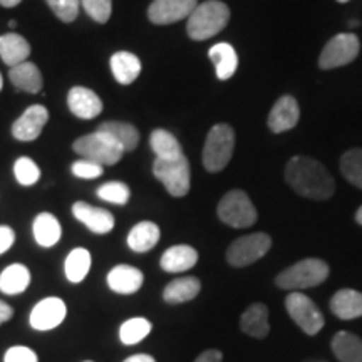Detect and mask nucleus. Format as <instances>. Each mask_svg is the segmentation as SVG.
<instances>
[{"instance_id": "18", "label": "nucleus", "mask_w": 362, "mask_h": 362, "mask_svg": "<svg viewBox=\"0 0 362 362\" xmlns=\"http://www.w3.org/2000/svg\"><path fill=\"white\" fill-rule=\"evenodd\" d=\"M198 262V252L189 245H175L161 255L160 265L168 274H180L193 269Z\"/></svg>"}, {"instance_id": "11", "label": "nucleus", "mask_w": 362, "mask_h": 362, "mask_svg": "<svg viewBox=\"0 0 362 362\" xmlns=\"http://www.w3.org/2000/svg\"><path fill=\"white\" fill-rule=\"evenodd\" d=\"M67 315L66 302L59 297H47L40 300L30 312V327L40 332L52 330L64 322Z\"/></svg>"}, {"instance_id": "32", "label": "nucleus", "mask_w": 362, "mask_h": 362, "mask_svg": "<svg viewBox=\"0 0 362 362\" xmlns=\"http://www.w3.org/2000/svg\"><path fill=\"white\" fill-rule=\"evenodd\" d=\"M149 144H151V149L156 158H161V160H173V158L183 155V149H181L178 139L165 129L153 131L151 136H149Z\"/></svg>"}, {"instance_id": "49", "label": "nucleus", "mask_w": 362, "mask_h": 362, "mask_svg": "<svg viewBox=\"0 0 362 362\" xmlns=\"http://www.w3.org/2000/svg\"><path fill=\"white\" fill-rule=\"evenodd\" d=\"M337 2H341V4H346V2H349V0H337Z\"/></svg>"}, {"instance_id": "44", "label": "nucleus", "mask_w": 362, "mask_h": 362, "mask_svg": "<svg viewBox=\"0 0 362 362\" xmlns=\"http://www.w3.org/2000/svg\"><path fill=\"white\" fill-rule=\"evenodd\" d=\"M124 362H156L155 357H151L149 354H134L124 359Z\"/></svg>"}, {"instance_id": "3", "label": "nucleus", "mask_w": 362, "mask_h": 362, "mask_svg": "<svg viewBox=\"0 0 362 362\" xmlns=\"http://www.w3.org/2000/svg\"><path fill=\"white\" fill-rule=\"evenodd\" d=\"M329 277V265L320 259H305L285 269L277 275L275 284L284 291H304L325 282Z\"/></svg>"}, {"instance_id": "39", "label": "nucleus", "mask_w": 362, "mask_h": 362, "mask_svg": "<svg viewBox=\"0 0 362 362\" xmlns=\"http://www.w3.org/2000/svg\"><path fill=\"white\" fill-rule=\"evenodd\" d=\"M71 171H72V175L78 176V178L94 180V178H99V176L103 175L104 166L98 165V163L89 161V160H79V161L72 163Z\"/></svg>"}, {"instance_id": "42", "label": "nucleus", "mask_w": 362, "mask_h": 362, "mask_svg": "<svg viewBox=\"0 0 362 362\" xmlns=\"http://www.w3.org/2000/svg\"><path fill=\"white\" fill-rule=\"evenodd\" d=\"M223 361V354L218 349H208L202 352L200 356L194 359V362H221Z\"/></svg>"}, {"instance_id": "34", "label": "nucleus", "mask_w": 362, "mask_h": 362, "mask_svg": "<svg viewBox=\"0 0 362 362\" xmlns=\"http://www.w3.org/2000/svg\"><path fill=\"white\" fill-rule=\"evenodd\" d=\"M341 171L351 185L362 189V149L354 148L344 153L341 158Z\"/></svg>"}, {"instance_id": "27", "label": "nucleus", "mask_w": 362, "mask_h": 362, "mask_svg": "<svg viewBox=\"0 0 362 362\" xmlns=\"http://www.w3.org/2000/svg\"><path fill=\"white\" fill-rule=\"evenodd\" d=\"M33 232H34L35 242H37L40 247L49 248L56 245L59 240H61L62 228L56 216L52 214H47V211H44V214H39L35 216Z\"/></svg>"}, {"instance_id": "6", "label": "nucleus", "mask_w": 362, "mask_h": 362, "mask_svg": "<svg viewBox=\"0 0 362 362\" xmlns=\"http://www.w3.org/2000/svg\"><path fill=\"white\" fill-rule=\"evenodd\" d=\"M216 214L225 225L232 226V228H247L259 218L252 200L242 189H232L223 194L218 208H216Z\"/></svg>"}, {"instance_id": "28", "label": "nucleus", "mask_w": 362, "mask_h": 362, "mask_svg": "<svg viewBox=\"0 0 362 362\" xmlns=\"http://www.w3.org/2000/svg\"><path fill=\"white\" fill-rule=\"evenodd\" d=\"M332 352L341 362H362V339L352 332H337L334 336Z\"/></svg>"}, {"instance_id": "24", "label": "nucleus", "mask_w": 362, "mask_h": 362, "mask_svg": "<svg viewBox=\"0 0 362 362\" xmlns=\"http://www.w3.org/2000/svg\"><path fill=\"white\" fill-rule=\"evenodd\" d=\"M160 226L153 221H141L134 225L128 235V247L136 253H146L160 242Z\"/></svg>"}, {"instance_id": "8", "label": "nucleus", "mask_w": 362, "mask_h": 362, "mask_svg": "<svg viewBox=\"0 0 362 362\" xmlns=\"http://www.w3.org/2000/svg\"><path fill=\"white\" fill-rule=\"evenodd\" d=\"M272 247V238L267 233H250L245 237L235 240L226 250V262L232 267L242 269L250 264H255L262 257L269 253Z\"/></svg>"}, {"instance_id": "46", "label": "nucleus", "mask_w": 362, "mask_h": 362, "mask_svg": "<svg viewBox=\"0 0 362 362\" xmlns=\"http://www.w3.org/2000/svg\"><path fill=\"white\" fill-rule=\"evenodd\" d=\"M356 221L359 225H362V206L359 208V210H357V214H356Z\"/></svg>"}, {"instance_id": "29", "label": "nucleus", "mask_w": 362, "mask_h": 362, "mask_svg": "<svg viewBox=\"0 0 362 362\" xmlns=\"http://www.w3.org/2000/svg\"><path fill=\"white\" fill-rule=\"evenodd\" d=\"M98 131L110 134L116 143L121 144L124 153L134 151L139 144V131L133 124L123 123V121H106L99 124Z\"/></svg>"}, {"instance_id": "26", "label": "nucleus", "mask_w": 362, "mask_h": 362, "mask_svg": "<svg viewBox=\"0 0 362 362\" xmlns=\"http://www.w3.org/2000/svg\"><path fill=\"white\" fill-rule=\"evenodd\" d=\"M30 56V44L19 34H6L0 37V57L7 66H17Z\"/></svg>"}, {"instance_id": "20", "label": "nucleus", "mask_w": 362, "mask_h": 362, "mask_svg": "<svg viewBox=\"0 0 362 362\" xmlns=\"http://www.w3.org/2000/svg\"><path fill=\"white\" fill-rule=\"evenodd\" d=\"M240 329L247 336L255 339H264L269 336L270 324H269V309L264 304H252L240 317Z\"/></svg>"}, {"instance_id": "31", "label": "nucleus", "mask_w": 362, "mask_h": 362, "mask_svg": "<svg viewBox=\"0 0 362 362\" xmlns=\"http://www.w3.org/2000/svg\"><path fill=\"white\" fill-rule=\"evenodd\" d=\"M90 269V253L86 248H74L64 262V274L71 284H81Z\"/></svg>"}, {"instance_id": "12", "label": "nucleus", "mask_w": 362, "mask_h": 362, "mask_svg": "<svg viewBox=\"0 0 362 362\" xmlns=\"http://www.w3.org/2000/svg\"><path fill=\"white\" fill-rule=\"evenodd\" d=\"M198 6V0H153L148 8V17L153 24L168 25L188 19Z\"/></svg>"}, {"instance_id": "4", "label": "nucleus", "mask_w": 362, "mask_h": 362, "mask_svg": "<svg viewBox=\"0 0 362 362\" xmlns=\"http://www.w3.org/2000/svg\"><path fill=\"white\" fill-rule=\"evenodd\" d=\"M72 149L83 160L98 163L101 166L116 165L124 155V149L121 148V144L116 143L110 134L101 133V131L81 136L72 144Z\"/></svg>"}, {"instance_id": "40", "label": "nucleus", "mask_w": 362, "mask_h": 362, "mask_svg": "<svg viewBox=\"0 0 362 362\" xmlns=\"http://www.w3.org/2000/svg\"><path fill=\"white\" fill-rule=\"evenodd\" d=\"M4 362H39V357L30 347L13 346L7 349Z\"/></svg>"}, {"instance_id": "50", "label": "nucleus", "mask_w": 362, "mask_h": 362, "mask_svg": "<svg viewBox=\"0 0 362 362\" xmlns=\"http://www.w3.org/2000/svg\"><path fill=\"white\" fill-rule=\"evenodd\" d=\"M84 362H93V361H84Z\"/></svg>"}, {"instance_id": "41", "label": "nucleus", "mask_w": 362, "mask_h": 362, "mask_svg": "<svg viewBox=\"0 0 362 362\" xmlns=\"http://www.w3.org/2000/svg\"><path fill=\"white\" fill-rule=\"evenodd\" d=\"M16 242V232L7 225H0V255L12 248Z\"/></svg>"}, {"instance_id": "33", "label": "nucleus", "mask_w": 362, "mask_h": 362, "mask_svg": "<svg viewBox=\"0 0 362 362\" xmlns=\"http://www.w3.org/2000/svg\"><path fill=\"white\" fill-rule=\"evenodd\" d=\"M149 332H151V322L144 317H134L121 325L119 339L124 346H134V344L141 342Z\"/></svg>"}, {"instance_id": "5", "label": "nucleus", "mask_w": 362, "mask_h": 362, "mask_svg": "<svg viewBox=\"0 0 362 362\" xmlns=\"http://www.w3.org/2000/svg\"><path fill=\"white\" fill-rule=\"evenodd\" d=\"M235 131L228 124H216L206 136L203 148V166L210 173L225 170L233 156Z\"/></svg>"}, {"instance_id": "14", "label": "nucleus", "mask_w": 362, "mask_h": 362, "mask_svg": "<svg viewBox=\"0 0 362 362\" xmlns=\"http://www.w3.org/2000/svg\"><path fill=\"white\" fill-rule=\"evenodd\" d=\"M72 215L96 235H106L115 228V216H112L111 211L93 206L86 202H76L72 205Z\"/></svg>"}, {"instance_id": "13", "label": "nucleus", "mask_w": 362, "mask_h": 362, "mask_svg": "<svg viewBox=\"0 0 362 362\" xmlns=\"http://www.w3.org/2000/svg\"><path fill=\"white\" fill-rule=\"evenodd\" d=\"M49 121V111L40 104L27 107L24 115L12 126L13 138L19 141H34L42 133L45 123Z\"/></svg>"}, {"instance_id": "15", "label": "nucleus", "mask_w": 362, "mask_h": 362, "mask_svg": "<svg viewBox=\"0 0 362 362\" xmlns=\"http://www.w3.org/2000/svg\"><path fill=\"white\" fill-rule=\"evenodd\" d=\"M298 117H300V110H298L296 98L282 96L272 107L267 124L272 133H284V131L296 128Z\"/></svg>"}, {"instance_id": "30", "label": "nucleus", "mask_w": 362, "mask_h": 362, "mask_svg": "<svg viewBox=\"0 0 362 362\" xmlns=\"http://www.w3.org/2000/svg\"><path fill=\"white\" fill-rule=\"evenodd\" d=\"M210 59L214 61L216 76L220 81L230 79L237 72L238 56L230 44L220 42L210 49Z\"/></svg>"}, {"instance_id": "21", "label": "nucleus", "mask_w": 362, "mask_h": 362, "mask_svg": "<svg viewBox=\"0 0 362 362\" xmlns=\"http://www.w3.org/2000/svg\"><path fill=\"white\" fill-rule=\"evenodd\" d=\"M8 79L11 83L16 86L17 89L25 90V93L37 94L42 89V74H40L39 67L34 64V62H22V64H17L11 67L8 71Z\"/></svg>"}, {"instance_id": "36", "label": "nucleus", "mask_w": 362, "mask_h": 362, "mask_svg": "<svg viewBox=\"0 0 362 362\" xmlns=\"http://www.w3.org/2000/svg\"><path fill=\"white\" fill-rule=\"evenodd\" d=\"M13 175H16L17 183L22 187H33L40 178V168L30 158L22 156L13 165Z\"/></svg>"}, {"instance_id": "16", "label": "nucleus", "mask_w": 362, "mask_h": 362, "mask_svg": "<svg viewBox=\"0 0 362 362\" xmlns=\"http://www.w3.org/2000/svg\"><path fill=\"white\" fill-rule=\"evenodd\" d=\"M67 106L79 119H93L103 112V101L94 90L76 86L67 94Z\"/></svg>"}, {"instance_id": "48", "label": "nucleus", "mask_w": 362, "mask_h": 362, "mask_svg": "<svg viewBox=\"0 0 362 362\" xmlns=\"http://www.w3.org/2000/svg\"><path fill=\"white\" fill-rule=\"evenodd\" d=\"M4 88V79H2V74H0V90Z\"/></svg>"}, {"instance_id": "47", "label": "nucleus", "mask_w": 362, "mask_h": 362, "mask_svg": "<svg viewBox=\"0 0 362 362\" xmlns=\"http://www.w3.org/2000/svg\"><path fill=\"white\" fill-rule=\"evenodd\" d=\"M8 27H11V29L17 27V21H8Z\"/></svg>"}, {"instance_id": "17", "label": "nucleus", "mask_w": 362, "mask_h": 362, "mask_svg": "<svg viewBox=\"0 0 362 362\" xmlns=\"http://www.w3.org/2000/svg\"><path fill=\"white\" fill-rule=\"evenodd\" d=\"M107 287L119 296H131L141 288L144 282L143 272L131 265H116L112 267L106 277Z\"/></svg>"}, {"instance_id": "45", "label": "nucleus", "mask_w": 362, "mask_h": 362, "mask_svg": "<svg viewBox=\"0 0 362 362\" xmlns=\"http://www.w3.org/2000/svg\"><path fill=\"white\" fill-rule=\"evenodd\" d=\"M22 2V0H0V6L2 7H16V6H19V4Z\"/></svg>"}, {"instance_id": "1", "label": "nucleus", "mask_w": 362, "mask_h": 362, "mask_svg": "<svg viewBox=\"0 0 362 362\" xmlns=\"http://www.w3.org/2000/svg\"><path fill=\"white\" fill-rule=\"evenodd\" d=\"M285 181L293 192L309 200H329L336 192V183L327 168L314 158H292L285 168Z\"/></svg>"}, {"instance_id": "19", "label": "nucleus", "mask_w": 362, "mask_h": 362, "mask_svg": "<svg viewBox=\"0 0 362 362\" xmlns=\"http://www.w3.org/2000/svg\"><path fill=\"white\" fill-rule=\"evenodd\" d=\"M330 310L342 320L362 317V293L352 288H342L330 298Z\"/></svg>"}, {"instance_id": "23", "label": "nucleus", "mask_w": 362, "mask_h": 362, "mask_svg": "<svg viewBox=\"0 0 362 362\" xmlns=\"http://www.w3.org/2000/svg\"><path fill=\"white\" fill-rule=\"evenodd\" d=\"M111 71L119 84H133L141 72V61L133 52H116L111 57Z\"/></svg>"}, {"instance_id": "2", "label": "nucleus", "mask_w": 362, "mask_h": 362, "mask_svg": "<svg viewBox=\"0 0 362 362\" xmlns=\"http://www.w3.org/2000/svg\"><path fill=\"white\" fill-rule=\"evenodd\" d=\"M230 21V8L220 0L198 4L189 13L187 33L193 40H206L225 29Z\"/></svg>"}, {"instance_id": "38", "label": "nucleus", "mask_w": 362, "mask_h": 362, "mask_svg": "<svg viewBox=\"0 0 362 362\" xmlns=\"http://www.w3.org/2000/svg\"><path fill=\"white\" fill-rule=\"evenodd\" d=\"M45 2L62 22L76 21L79 13V0H45Z\"/></svg>"}, {"instance_id": "43", "label": "nucleus", "mask_w": 362, "mask_h": 362, "mask_svg": "<svg viewBox=\"0 0 362 362\" xmlns=\"http://www.w3.org/2000/svg\"><path fill=\"white\" fill-rule=\"evenodd\" d=\"M13 315V309L11 305L7 304V302L0 300V325L6 324L7 320H11Z\"/></svg>"}, {"instance_id": "7", "label": "nucleus", "mask_w": 362, "mask_h": 362, "mask_svg": "<svg viewBox=\"0 0 362 362\" xmlns=\"http://www.w3.org/2000/svg\"><path fill=\"white\" fill-rule=\"evenodd\" d=\"M153 175L165 185L166 192L171 197L181 198L188 194L192 173H189V161L185 155L173 158V160L156 158L155 163H153Z\"/></svg>"}, {"instance_id": "10", "label": "nucleus", "mask_w": 362, "mask_h": 362, "mask_svg": "<svg viewBox=\"0 0 362 362\" xmlns=\"http://www.w3.org/2000/svg\"><path fill=\"white\" fill-rule=\"evenodd\" d=\"M361 44L354 34H339L325 44L319 57V67L324 71L342 67L359 56Z\"/></svg>"}, {"instance_id": "22", "label": "nucleus", "mask_w": 362, "mask_h": 362, "mask_svg": "<svg viewBox=\"0 0 362 362\" xmlns=\"http://www.w3.org/2000/svg\"><path fill=\"white\" fill-rule=\"evenodd\" d=\"M202 291V282L197 277L175 279L163 291V298L166 304H185L197 298Z\"/></svg>"}, {"instance_id": "35", "label": "nucleus", "mask_w": 362, "mask_h": 362, "mask_svg": "<svg viewBox=\"0 0 362 362\" xmlns=\"http://www.w3.org/2000/svg\"><path fill=\"white\" fill-rule=\"evenodd\" d=\"M98 197L107 203L115 205H126L131 198V189L126 183L121 181H110L98 188Z\"/></svg>"}, {"instance_id": "37", "label": "nucleus", "mask_w": 362, "mask_h": 362, "mask_svg": "<svg viewBox=\"0 0 362 362\" xmlns=\"http://www.w3.org/2000/svg\"><path fill=\"white\" fill-rule=\"evenodd\" d=\"M84 11L98 24H106L112 12V0H83Z\"/></svg>"}, {"instance_id": "25", "label": "nucleus", "mask_w": 362, "mask_h": 362, "mask_svg": "<svg viewBox=\"0 0 362 362\" xmlns=\"http://www.w3.org/2000/svg\"><path fill=\"white\" fill-rule=\"evenodd\" d=\"M30 285V272L25 265L12 264L0 274V292L6 296H19Z\"/></svg>"}, {"instance_id": "9", "label": "nucleus", "mask_w": 362, "mask_h": 362, "mask_svg": "<svg viewBox=\"0 0 362 362\" xmlns=\"http://www.w3.org/2000/svg\"><path fill=\"white\" fill-rule=\"evenodd\" d=\"M285 309L291 319L300 327L307 336H315L324 327L325 320L322 312L315 305V302L304 293L293 292L285 298Z\"/></svg>"}]
</instances>
